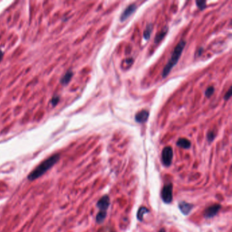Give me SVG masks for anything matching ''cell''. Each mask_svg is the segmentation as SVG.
Listing matches in <instances>:
<instances>
[{"label": "cell", "mask_w": 232, "mask_h": 232, "mask_svg": "<svg viewBox=\"0 0 232 232\" xmlns=\"http://www.w3.org/2000/svg\"><path fill=\"white\" fill-rule=\"evenodd\" d=\"M159 232H166V230L164 229V228H162V229H161Z\"/></svg>", "instance_id": "obj_22"}, {"label": "cell", "mask_w": 232, "mask_h": 232, "mask_svg": "<svg viewBox=\"0 0 232 232\" xmlns=\"http://www.w3.org/2000/svg\"><path fill=\"white\" fill-rule=\"evenodd\" d=\"M110 204V197L107 195H105L101 199L97 201V207L98 208L100 211L107 212V210L108 209Z\"/></svg>", "instance_id": "obj_6"}, {"label": "cell", "mask_w": 232, "mask_h": 232, "mask_svg": "<svg viewBox=\"0 0 232 232\" xmlns=\"http://www.w3.org/2000/svg\"><path fill=\"white\" fill-rule=\"evenodd\" d=\"M231 96V89L230 88V89H229V91H228L227 92L226 94L225 95V96H224V99H225V100H228V99H229L230 98Z\"/></svg>", "instance_id": "obj_20"}, {"label": "cell", "mask_w": 232, "mask_h": 232, "mask_svg": "<svg viewBox=\"0 0 232 232\" xmlns=\"http://www.w3.org/2000/svg\"><path fill=\"white\" fill-rule=\"evenodd\" d=\"M60 159L59 154H55L50 157L49 158L44 160L43 162L41 163L38 166L36 167L27 176L29 181H34V180L40 178V176L46 173V172L50 170L51 168L54 166L55 163L58 162Z\"/></svg>", "instance_id": "obj_1"}, {"label": "cell", "mask_w": 232, "mask_h": 232, "mask_svg": "<svg viewBox=\"0 0 232 232\" xmlns=\"http://www.w3.org/2000/svg\"><path fill=\"white\" fill-rule=\"evenodd\" d=\"M106 216H107V212L99 211V212L97 214L96 216V222L98 224L102 223L105 220V219H106Z\"/></svg>", "instance_id": "obj_13"}, {"label": "cell", "mask_w": 232, "mask_h": 232, "mask_svg": "<svg viewBox=\"0 0 232 232\" xmlns=\"http://www.w3.org/2000/svg\"><path fill=\"white\" fill-rule=\"evenodd\" d=\"M193 207L194 205L192 204L187 203V202L185 201L179 202L178 204V208L180 209V210H181L182 214L185 216L188 215L189 213L191 212Z\"/></svg>", "instance_id": "obj_7"}, {"label": "cell", "mask_w": 232, "mask_h": 232, "mask_svg": "<svg viewBox=\"0 0 232 232\" xmlns=\"http://www.w3.org/2000/svg\"><path fill=\"white\" fill-rule=\"evenodd\" d=\"M173 159V150L170 147H166L163 149L162 155V161L165 166L169 167L172 163Z\"/></svg>", "instance_id": "obj_4"}, {"label": "cell", "mask_w": 232, "mask_h": 232, "mask_svg": "<svg viewBox=\"0 0 232 232\" xmlns=\"http://www.w3.org/2000/svg\"><path fill=\"white\" fill-rule=\"evenodd\" d=\"M196 4L197 7L201 10H204L206 5V2L205 1H196Z\"/></svg>", "instance_id": "obj_17"}, {"label": "cell", "mask_w": 232, "mask_h": 232, "mask_svg": "<svg viewBox=\"0 0 232 232\" xmlns=\"http://www.w3.org/2000/svg\"><path fill=\"white\" fill-rule=\"evenodd\" d=\"M185 45H186L185 40H182L177 44V46L175 47L173 52H172L171 58L170 59L169 61H168L166 67H165L163 69L162 73L163 78H166L167 75L170 74L171 70L173 68L174 65H176V64L177 62L178 61V59L181 57Z\"/></svg>", "instance_id": "obj_2"}, {"label": "cell", "mask_w": 232, "mask_h": 232, "mask_svg": "<svg viewBox=\"0 0 232 232\" xmlns=\"http://www.w3.org/2000/svg\"><path fill=\"white\" fill-rule=\"evenodd\" d=\"M73 74H74L72 72V71H68V72H67L64 74V76L61 78V80H60L61 84L62 85H67L70 82L71 79L72 78Z\"/></svg>", "instance_id": "obj_11"}, {"label": "cell", "mask_w": 232, "mask_h": 232, "mask_svg": "<svg viewBox=\"0 0 232 232\" xmlns=\"http://www.w3.org/2000/svg\"><path fill=\"white\" fill-rule=\"evenodd\" d=\"M220 208H221V206L219 204H215L211 205V206H210L205 210L204 212V216L205 219L212 218V217L215 216L217 215V213L220 210Z\"/></svg>", "instance_id": "obj_5"}, {"label": "cell", "mask_w": 232, "mask_h": 232, "mask_svg": "<svg viewBox=\"0 0 232 232\" xmlns=\"http://www.w3.org/2000/svg\"><path fill=\"white\" fill-rule=\"evenodd\" d=\"M214 92H215V88L213 87H210L206 89V91H205V95L207 97H210L213 93H214Z\"/></svg>", "instance_id": "obj_16"}, {"label": "cell", "mask_w": 232, "mask_h": 232, "mask_svg": "<svg viewBox=\"0 0 232 232\" xmlns=\"http://www.w3.org/2000/svg\"><path fill=\"white\" fill-rule=\"evenodd\" d=\"M137 9V6L136 4H131L127 8L123 11V12L121 15V21L123 22L127 20L131 15L135 12V11Z\"/></svg>", "instance_id": "obj_8"}, {"label": "cell", "mask_w": 232, "mask_h": 232, "mask_svg": "<svg viewBox=\"0 0 232 232\" xmlns=\"http://www.w3.org/2000/svg\"><path fill=\"white\" fill-rule=\"evenodd\" d=\"M149 117V112L146 110H142L140 112H138V113L136 114L135 117V119L136 121L140 123H144L147 122V121L148 118Z\"/></svg>", "instance_id": "obj_9"}, {"label": "cell", "mask_w": 232, "mask_h": 232, "mask_svg": "<svg viewBox=\"0 0 232 232\" xmlns=\"http://www.w3.org/2000/svg\"><path fill=\"white\" fill-rule=\"evenodd\" d=\"M173 185L172 183H168L163 186L161 193V197L164 203L170 204L173 200Z\"/></svg>", "instance_id": "obj_3"}, {"label": "cell", "mask_w": 232, "mask_h": 232, "mask_svg": "<svg viewBox=\"0 0 232 232\" xmlns=\"http://www.w3.org/2000/svg\"><path fill=\"white\" fill-rule=\"evenodd\" d=\"M150 211L149 210H148L147 208L145 207H140L139 209H138V211L137 212V219L139 221H142L144 219V215L147 214V213H149Z\"/></svg>", "instance_id": "obj_12"}, {"label": "cell", "mask_w": 232, "mask_h": 232, "mask_svg": "<svg viewBox=\"0 0 232 232\" xmlns=\"http://www.w3.org/2000/svg\"><path fill=\"white\" fill-rule=\"evenodd\" d=\"M167 27H166L165 28H163L162 31L159 32L158 34L157 35V36H155V42H156V43L159 42L163 38V37L166 36V34L167 33Z\"/></svg>", "instance_id": "obj_14"}, {"label": "cell", "mask_w": 232, "mask_h": 232, "mask_svg": "<svg viewBox=\"0 0 232 232\" xmlns=\"http://www.w3.org/2000/svg\"><path fill=\"white\" fill-rule=\"evenodd\" d=\"M3 57V52H2V50H0V61H1L2 60Z\"/></svg>", "instance_id": "obj_21"}, {"label": "cell", "mask_w": 232, "mask_h": 232, "mask_svg": "<svg viewBox=\"0 0 232 232\" xmlns=\"http://www.w3.org/2000/svg\"><path fill=\"white\" fill-rule=\"evenodd\" d=\"M59 100H60V98H59V97L57 96V95H55V96L52 97V99H51V104H52V106H55L56 105H57L59 103Z\"/></svg>", "instance_id": "obj_19"}, {"label": "cell", "mask_w": 232, "mask_h": 232, "mask_svg": "<svg viewBox=\"0 0 232 232\" xmlns=\"http://www.w3.org/2000/svg\"><path fill=\"white\" fill-rule=\"evenodd\" d=\"M176 145L181 148L189 149L191 147V142L189 140L186 139V138H180L176 142Z\"/></svg>", "instance_id": "obj_10"}, {"label": "cell", "mask_w": 232, "mask_h": 232, "mask_svg": "<svg viewBox=\"0 0 232 232\" xmlns=\"http://www.w3.org/2000/svg\"><path fill=\"white\" fill-rule=\"evenodd\" d=\"M152 31V24H150L148 25L147 28H146V29L144 30V39L146 40H148L150 36H151V32Z\"/></svg>", "instance_id": "obj_15"}, {"label": "cell", "mask_w": 232, "mask_h": 232, "mask_svg": "<svg viewBox=\"0 0 232 232\" xmlns=\"http://www.w3.org/2000/svg\"><path fill=\"white\" fill-rule=\"evenodd\" d=\"M215 133L214 132H209L208 135H207V138H208V142H211L212 141L214 140V139L215 138Z\"/></svg>", "instance_id": "obj_18"}]
</instances>
